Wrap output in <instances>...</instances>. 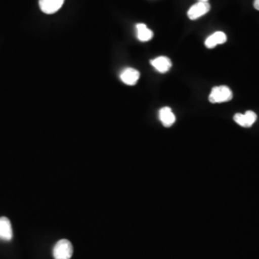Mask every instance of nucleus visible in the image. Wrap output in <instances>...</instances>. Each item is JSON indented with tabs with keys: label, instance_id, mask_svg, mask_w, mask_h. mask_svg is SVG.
<instances>
[{
	"label": "nucleus",
	"instance_id": "11",
	"mask_svg": "<svg viewBox=\"0 0 259 259\" xmlns=\"http://www.w3.org/2000/svg\"><path fill=\"white\" fill-rule=\"evenodd\" d=\"M137 30H138V38L140 41H148L152 39L154 36L152 30H150L144 23H139L137 25Z\"/></svg>",
	"mask_w": 259,
	"mask_h": 259
},
{
	"label": "nucleus",
	"instance_id": "6",
	"mask_svg": "<svg viewBox=\"0 0 259 259\" xmlns=\"http://www.w3.org/2000/svg\"><path fill=\"white\" fill-rule=\"evenodd\" d=\"M13 238V229L7 217H0V239L10 241Z\"/></svg>",
	"mask_w": 259,
	"mask_h": 259
},
{
	"label": "nucleus",
	"instance_id": "9",
	"mask_svg": "<svg viewBox=\"0 0 259 259\" xmlns=\"http://www.w3.org/2000/svg\"><path fill=\"white\" fill-rule=\"evenodd\" d=\"M159 119L164 127H171L176 121V116L170 108L164 107L159 111Z\"/></svg>",
	"mask_w": 259,
	"mask_h": 259
},
{
	"label": "nucleus",
	"instance_id": "2",
	"mask_svg": "<svg viewBox=\"0 0 259 259\" xmlns=\"http://www.w3.org/2000/svg\"><path fill=\"white\" fill-rule=\"evenodd\" d=\"M208 99L213 104L228 102L232 99V91L230 90V88L226 85L215 87L213 88L211 93L209 94Z\"/></svg>",
	"mask_w": 259,
	"mask_h": 259
},
{
	"label": "nucleus",
	"instance_id": "1",
	"mask_svg": "<svg viewBox=\"0 0 259 259\" xmlns=\"http://www.w3.org/2000/svg\"><path fill=\"white\" fill-rule=\"evenodd\" d=\"M73 254V246L70 241L62 239L56 243L53 249V256L55 259H70Z\"/></svg>",
	"mask_w": 259,
	"mask_h": 259
},
{
	"label": "nucleus",
	"instance_id": "8",
	"mask_svg": "<svg viewBox=\"0 0 259 259\" xmlns=\"http://www.w3.org/2000/svg\"><path fill=\"white\" fill-rule=\"evenodd\" d=\"M139 71L135 68H126L125 70L122 71L120 74L121 80L122 82L129 85H134L138 83L139 79Z\"/></svg>",
	"mask_w": 259,
	"mask_h": 259
},
{
	"label": "nucleus",
	"instance_id": "5",
	"mask_svg": "<svg viewBox=\"0 0 259 259\" xmlns=\"http://www.w3.org/2000/svg\"><path fill=\"white\" fill-rule=\"evenodd\" d=\"M65 0H39V8L47 15L54 14L62 8Z\"/></svg>",
	"mask_w": 259,
	"mask_h": 259
},
{
	"label": "nucleus",
	"instance_id": "3",
	"mask_svg": "<svg viewBox=\"0 0 259 259\" xmlns=\"http://www.w3.org/2000/svg\"><path fill=\"white\" fill-rule=\"evenodd\" d=\"M210 11V5L208 2H203L200 1L198 3L194 4L190 9L187 12V16L191 20L198 19L201 17H203L205 14H207Z\"/></svg>",
	"mask_w": 259,
	"mask_h": 259
},
{
	"label": "nucleus",
	"instance_id": "4",
	"mask_svg": "<svg viewBox=\"0 0 259 259\" xmlns=\"http://www.w3.org/2000/svg\"><path fill=\"white\" fill-rule=\"evenodd\" d=\"M233 119L241 127L249 128V127H251L254 124V122L257 119V115L253 111H246L244 114L236 113L234 115Z\"/></svg>",
	"mask_w": 259,
	"mask_h": 259
},
{
	"label": "nucleus",
	"instance_id": "7",
	"mask_svg": "<svg viewBox=\"0 0 259 259\" xmlns=\"http://www.w3.org/2000/svg\"><path fill=\"white\" fill-rule=\"evenodd\" d=\"M151 65H153L158 72L165 73L171 68L172 63L169 58L164 57V56H160V57H157L156 59L152 60Z\"/></svg>",
	"mask_w": 259,
	"mask_h": 259
},
{
	"label": "nucleus",
	"instance_id": "12",
	"mask_svg": "<svg viewBox=\"0 0 259 259\" xmlns=\"http://www.w3.org/2000/svg\"><path fill=\"white\" fill-rule=\"evenodd\" d=\"M253 6H254V8L256 10H258L259 11V0H254V2H253Z\"/></svg>",
	"mask_w": 259,
	"mask_h": 259
},
{
	"label": "nucleus",
	"instance_id": "13",
	"mask_svg": "<svg viewBox=\"0 0 259 259\" xmlns=\"http://www.w3.org/2000/svg\"><path fill=\"white\" fill-rule=\"evenodd\" d=\"M201 1H203V2H207L208 0H201Z\"/></svg>",
	"mask_w": 259,
	"mask_h": 259
},
{
	"label": "nucleus",
	"instance_id": "10",
	"mask_svg": "<svg viewBox=\"0 0 259 259\" xmlns=\"http://www.w3.org/2000/svg\"><path fill=\"white\" fill-rule=\"evenodd\" d=\"M226 41H227L226 34L223 32H216L206 38L204 45H205V47L211 49V48L217 47L218 45L225 44Z\"/></svg>",
	"mask_w": 259,
	"mask_h": 259
}]
</instances>
